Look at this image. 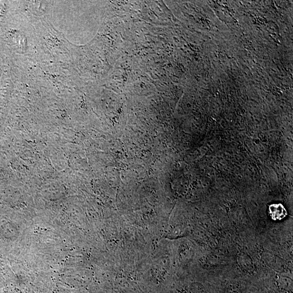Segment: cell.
<instances>
[{
	"label": "cell",
	"mask_w": 293,
	"mask_h": 293,
	"mask_svg": "<svg viewBox=\"0 0 293 293\" xmlns=\"http://www.w3.org/2000/svg\"><path fill=\"white\" fill-rule=\"evenodd\" d=\"M269 214L273 221H280L286 218L287 212L282 204H273L269 207Z\"/></svg>",
	"instance_id": "cell-1"
}]
</instances>
